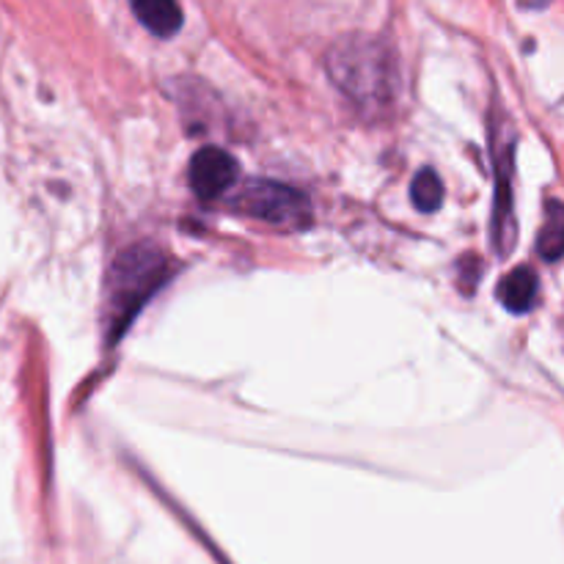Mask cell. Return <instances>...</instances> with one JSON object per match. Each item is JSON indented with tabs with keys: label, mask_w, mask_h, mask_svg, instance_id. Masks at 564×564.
I'll list each match as a JSON object with an SVG mask.
<instances>
[{
	"label": "cell",
	"mask_w": 564,
	"mask_h": 564,
	"mask_svg": "<svg viewBox=\"0 0 564 564\" xmlns=\"http://www.w3.org/2000/svg\"><path fill=\"white\" fill-rule=\"evenodd\" d=\"M328 75L339 91L364 113L394 108L400 69L394 50L369 33H347L328 50Z\"/></svg>",
	"instance_id": "obj_1"
},
{
	"label": "cell",
	"mask_w": 564,
	"mask_h": 564,
	"mask_svg": "<svg viewBox=\"0 0 564 564\" xmlns=\"http://www.w3.org/2000/svg\"><path fill=\"white\" fill-rule=\"evenodd\" d=\"M169 279V259L160 248L141 242L116 257L108 279V314L110 336L119 339L127 325L135 319L143 303Z\"/></svg>",
	"instance_id": "obj_2"
},
{
	"label": "cell",
	"mask_w": 564,
	"mask_h": 564,
	"mask_svg": "<svg viewBox=\"0 0 564 564\" xmlns=\"http://www.w3.org/2000/svg\"><path fill=\"white\" fill-rule=\"evenodd\" d=\"M235 209L262 220V224L281 226V229H303L312 220V204L301 191L281 185L273 180H248L235 193Z\"/></svg>",
	"instance_id": "obj_3"
},
{
	"label": "cell",
	"mask_w": 564,
	"mask_h": 564,
	"mask_svg": "<svg viewBox=\"0 0 564 564\" xmlns=\"http://www.w3.org/2000/svg\"><path fill=\"white\" fill-rule=\"evenodd\" d=\"M237 163L218 147H204L191 160V187L202 202H215L237 185Z\"/></svg>",
	"instance_id": "obj_4"
},
{
	"label": "cell",
	"mask_w": 564,
	"mask_h": 564,
	"mask_svg": "<svg viewBox=\"0 0 564 564\" xmlns=\"http://www.w3.org/2000/svg\"><path fill=\"white\" fill-rule=\"evenodd\" d=\"M538 292H540L538 273H534L532 268H518L501 279L499 301L505 303V308H510L512 314H523L534 306Z\"/></svg>",
	"instance_id": "obj_5"
},
{
	"label": "cell",
	"mask_w": 564,
	"mask_h": 564,
	"mask_svg": "<svg viewBox=\"0 0 564 564\" xmlns=\"http://www.w3.org/2000/svg\"><path fill=\"white\" fill-rule=\"evenodd\" d=\"M132 11L138 22L160 39L174 36L182 28V9L171 0H141V3H132Z\"/></svg>",
	"instance_id": "obj_6"
},
{
	"label": "cell",
	"mask_w": 564,
	"mask_h": 564,
	"mask_svg": "<svg viewBox=\"0 0 564 564\" xmlns=\"http://www.w3.org/2000/svg\"><path fill=\"white\" fill-rule=\"evenodd\" d=\"M411 196L416 209H422V213H435V209L441 207V198H444V185H441L438 174H435L433 169L419 171L416 180H413L411 185Z\"/></svg>",
	"instance_id": "obj_7"
},
{
	"label": "cell",
	"mask_w": 564,
	"mask_h": 564,
	"mask_svg": "<svg viewBox=\"0 0 564 564\" xmlns=\"http://www.w3.org/2000/svg\"><path fill=\"white\" fill-rule=\"evenodd\" d=\"M540 251L545 259L564 257V218H551L543 237H540Z\"/></svg>",
	"instance_id": "obj_8"
}]
</instances>
